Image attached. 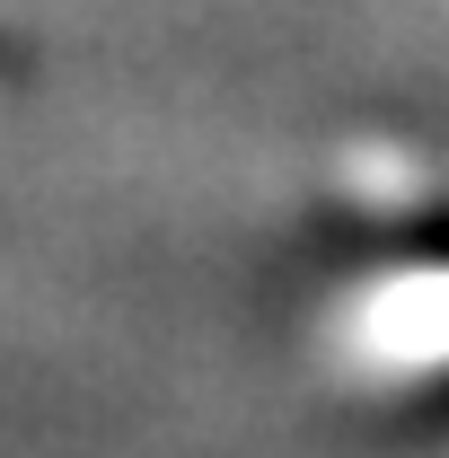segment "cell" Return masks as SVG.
<instances>
[{
  "label": "cell",
  "mask_w": 449,
  "mask_h": 458,
  "mask_svg": "<svg viewBox=\"0 0 449 458\" xmlns=\"http://www.w3.org/2000/svg\"><path fill=\"white\" fill-rule=\"evenodd\" d=\"M361 361L370 370H432L449 361V283H414L361 309Z\"/></svg>",
  "instance_id": "cell-1"
}]
</instances>
